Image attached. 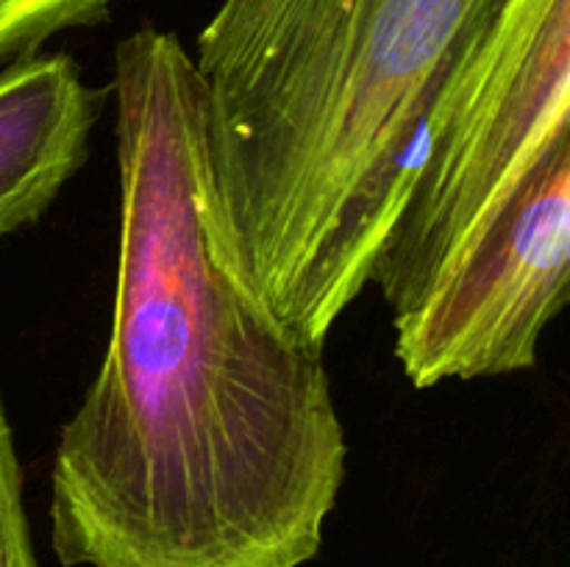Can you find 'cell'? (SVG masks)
Here are the masks:
<instances>
[{
  "label": "cell",
  "instance_id": "1",
  "mask_svg": "<svg viewBox=\"0 0 570 567\" xmlns=\"http://www.w3.org/2000/svg\"><path fill=\"white\" fill-rule=\"evenodd\" d=\"M111 334L50 467L65 567H304L348 476L323 350L223 248L189 50L142 26L111 64Z\"/></svg>",
  "mask_w": 570,
  "mask_h": 567
},
{
  "label": "cell",
  "instance_id": "2",
  "mask_svg": "<svg viewBox=\"0 0 570 567\" xmlns=\"http://www.w3.org/2000/svg\"><path fill=\"white\" fill-rule=\"evenodd\" d=\"M495 0H220L189 53L223 248L323 350L371 284L429 111Z\"/></svg>",
  "mask_w": 570,
  "mask_h": 567
},
{
  "label": "cell",
  "instance_id": "3",
  "mask_svg": "<svg viewBox=\"0 0 570 567\" xmlns=\"http://www.w3.org/2000/svg\"><path fill=\"white\" fill-rule=\"evenodd\" d=\"M570 192V0H495L456 48L371 284L415 320L540 200Z\"/></svg>",
  "mask_w": 570,
  "mask_h": 567
},
{
  "label": "cell",
  "instance_id": "4",
  "mask_svg": "<svg viewBox=\"0 0 570 567\" xmlns=\"http://www.w3.org/2000/svg\"><path fill=\"white\" fill-rule=\"evenodd\" d=\"M109 87L87 81L70 53L0 67V239L42 220L89 159Z\"/></svg>",
  "mask_w": 570,
  "mask_h": 567
},
{
  "label": "cell",
  "instance_id": "5",
  "mask_svg": "<svg viewBox=\"0 0 570 567\" xmlns=\"http://www.w3.org/2000/svg\"><path fill=\"white\" fill-rule=\"evenodd\" d=\"M115 0H0V67L72 28L98 26Z\"/></svg>",
  "mask_w": 570,
  "mask_h": 567
},
{
  "label": "cell",
  "instance_id": "6",
  "mask_svg": "<svg viewBox=\"0 0 570 567\" xmlns=\"http://www.w3.org/2000/svg\"><path fill=\"white\" fill-rule=\"evenodd\" d=\"M0 567H42L26 511V481L14 431L0 398Z\"/></svg>",
  "mask_w": 570,
  "mask_h": 567
}]
</instances>
